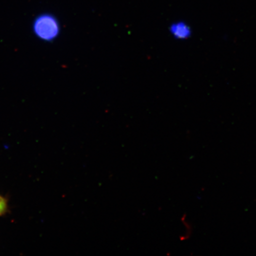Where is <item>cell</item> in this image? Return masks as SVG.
<instances>
[{"label": "cell", "instance_id": "cell-1", "mask_svg": "<svg viewBox=\"0 0 256 256\" xmlns=\"http://www.w3.org/2000/svg\"><path fill=\"white\" fill-rule=\"evenodd\" d=\"M32 31L38 40L52 42L59 36L60 25L56 16L49 12H44L34 18Z\"/></svg>", "mask_w": 256, "mask_h": 256}, {"label": "cell", "instance_id": "cell-2", "mask_svg": "<svg viewBox=\"0 0 256 256\" xmlns=\"http://www.w3.org/2000/svg\"><path fill=\"white\" fill-rule=\"evenodd\" d=\"M170 32L176 38H178V39H184L190 34V28L186 24L181 22L172 24L171 26Z\"/></svg>", "mask_w": 256, "mask_h": 256}, {"label": "cell", "instance_id": "cell-3", "mask_svg": "<svg viewBox=\"0 0 256 256\" xmlns=\"http://www.w3.org/2000/svg\"><path fill=\"white\" fill-rule=\"evenodd\" d=\"M8 210V201L0 195V216L4 215Z\"/></svg>", "mask_w": 256, "mask_h": 256}]
</instances>
